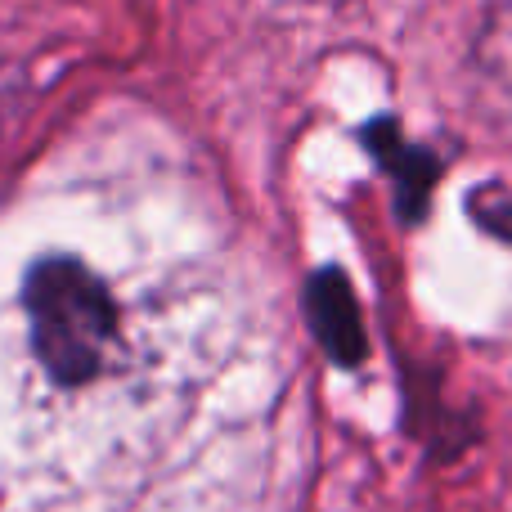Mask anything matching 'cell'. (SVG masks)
<instances>
[{"label": "cell", "instance_id": "3957f363", "mask_svg": "<svg viewBox=\"0 0 512 512\" xmlns=\"http://www.w3.org/2000/svg\"><path fill=\"white\" fill-rule=\"evenodd\" d=\"M306 319H310V333L319 337V346L328 351V360L355 364L369 355V337H364V319H360V301H355V288L346 279V270L337 265H324L306 279Z\"/></svg>", "mask_w": 512, "mask_h": 512}, {"label": "cell", "instance_id": "277c9868", "mask_svg": "<svg viewBox=\"0 0 512 512\" xmlns=\"http://www.w3.org/2000/svg\"><path fill=\"white\" fill-rule=\"evenodd\" d=\"M472 59H477V77L486 81L490 95L512 108V0H499L486 9Z\"/></svg>", "mask_w": 512, "mask_h": 512}, {"label": "cell", "instance_id": "7a4b0ae2", "mask_svg": "<svg viewBox=\"0 0 512 512\" xmlns=\"http://www.w3.org/2000/svg\"><path fill=\"white\" fill-rule=\"evenodd\" d=\"M360 144L378 171L391 180V194H396V216L405 225H418L432 207V194L441 185V153L427 149V144L405 140L400 122L391 113H378L373 122L360 126Z\"/></svg>", "mask_w": 512, "mask_h": 512}, {"label": "cell", "instance_id": "6da1fadb", "mask_svg": "<svg viewBox=\"0 0 512 512\" xmlns=\"http://www.w3.org/2000/svg\"><path fill=\"white\" fill-rule=\"evenodd\" d=\"M27 337L41 373L63 391H81L108 369L117 346V301L77 256L50 252L23 279Z\"/></svg>", "mask_w": 512, "mask_h": 512}]
</instances>
